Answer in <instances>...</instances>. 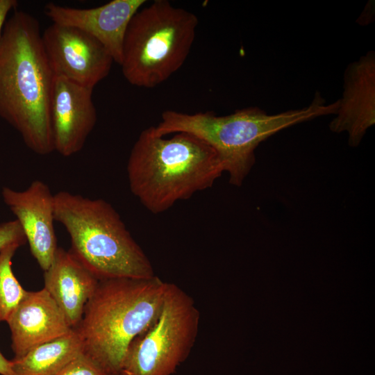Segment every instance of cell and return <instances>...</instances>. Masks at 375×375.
<instances>
[{"instance_id": "1", "label": "cell", "mask_w": 375, "mask_h": 375, "mask_svg": "<svg viewBox=\"0 0 375 375\" xmlns=\"http://www.w3.org/2000/svg\"><path fill=\"white\" fill-rule=\"evenodd\" d=\"M54 77L38 20L15 10L0 39V117L42 156L54 151L50 117Z\"/></svg>"}, {"instance_id": "2", "label": "cell", "mask_w": 375, "mask_h": 375, "mask_svg": "<svg viewBox=\"0 0 375 375\" xmlns=\"http://www.w3.org/2000/svg\"><path fill=\"white\" fill-rule=\"evenodd\" d=\"M126 169L132 194L153 214L211 188L224 172L217 152L201 140L186 133L165 139L153 126L140 134Z\"/></svg>"}, {"instance_id": "3", "label": "cell", "mask_w": 375, "mask_h": 375, "mask_svg": "<svg viewBox=\"0 0 375 375\" xmlns=\"http://www.w3.org/2000/svg\"><path fill=\"white\" fill-rule=\"evenodd\" d=\"M338 107V100L327 104L316 92L308 106L273 115L258 107L236 110L224 116L210 111L190 114L168 110L162 113L153 130L159 136L186 133L201 140L217 152L229 174V183L240 187L255 164V150L261 142L292 126L335 115Z\"/></svg>"}, {"instance_id": "4", "label": "cell", "mask_w": 375, "mask_h": 375, "mask_svg": "<svg viewBox=\"0 0 375 375\" xmlns=\"http://www.w3.org/2000/svg\"><path fill=\"white\" fill-rule=\"evenodd\" d=\"M168 283L156 276L99 281L74 328L84 353L108 374H120L131 343L158 317Z\"/></svg>"}, {"instance_id": "5", "label": "cell", "mask_w": 375, "mask_h": 375, "mask_svg": "<svg viewBox=\"0 0 375 375\" xmlns=\"http://www.w3.org/2000/svg\"><path fill=\"white\" fill-rule=\"evenodd\" d=\"M53 210L55 221L70 237L69 251L99 281L156 276L149 258L106 201L60 191L53 194Z\"/></svg>"}, {"instance_id": "6", "label": "cell", "mask_w": 375, "mask_h": 375, "mask_svg": "<svg viewBox=\"0 0 375 375\" xmlns=\"http://www.w3.org/2000/svg\"><path fill=\"white\" fill-rule=\"evenodd\" d=\"M198 18L156 0L131 18L122 48L123 76L131 85L152 88L166 81L183 65L194 40Z\"/></svg>"}, {"instance_id": "7", "label": "cell", "mask_w": 375, "mask_h": 375, "mask_svg": "<svg viewBox=\"0 0 375 375\" xmlns=\"http://www.w3.org/2000/svg\"><path fill=\"white\" fill-rule=\"evenodd\" d=\"M200 315L194 300L169 283L160 313L131 343L122 375H172L195 342Z\"/></svg>"}, {"instance_id": "8", "label": "cell", "mask_w": 375, "mask_h": 375, "mask_svg": "<svg viewBox=\"0 0 375 375\" xmlns=\"http://www.w3.org/2000/svg\"><path fill=\"white\" fill-rule=\"evenodd\" d=\"M43 47L54 76L94 88L110 73L113 58L88 33L52 23L42 33Z\"/></svg>"}, {"instance_id": "9", "label": "cell", "mask_w": 375, "mask_h": 375, "mask_svg": "<svg viewBox=\"0 0 375 375\" xmlns=\"http://www.w3.org/2000/svg\"><path fill=\"white\" fill-rule=\"evenodd\" d=\"M93 88L55 76L50 105L54 151L65 157L80 151L97 122Z\"/></svg>"}, {"instance_id": "10", "label": "cell", "mask_w": 375, "mask_h": 375, "mask_svg": "<svg viewBox=\"0 0 375 375\" xmlns=\"http://www.w3.org/2000/svg\"><path fill=\"white\" fill-rule=\"evenodd\" d=\"M4 203L20 224L31 254L40 268L50 266L58 249L53 222V194L42 181H33L23 191L4 187Z\"/></svg>"}, {"instance_id": "11", "label": "cell", "mask_w": 375, "mask_h": 375, "mask_svg": "<svg viewBox=\"0 0 375 375\" xmlns=\"http://www.w3.org/2000/svg\"><path fill=\"white\" fill-rule=\"evenodd\" d=\"M145 0H112L95 8H78L48 3L46 15L53 23L78 28L97 39L120 65L125 33Z\"/></svg>"}, {"instance_id": "12", "label": "cell", "mask_w": 375, "mask_h": 375, "mask_svg": "<svg viewBox=\"0 0 375 375\" xmlns=\"http://www.w3.org/2000/svg\"><path fill=\"white\" fill-rule=\"evenodd\" d=\"M343 88L329 128L333 133L347 132L349 145L356 147L375 124L374 51L366 53L347 66Z\"/></svg>"}, {"instance_id": "13", "label": "cell", "mask_w": 375, "mask_h": 375, "mask_svg": "<svg viewBox=\"0 0 375 375\" xmlns=\"http://www.w3.org/2000/svg\"><path fill=\"white\" fill-rule=\"evenodd\" d=\"M11 332L12 360L33 348L68 333L73 328L45 289L27 293L6 321Z\"/></svg>"}, {"instance_id": "14", "label": "cell", "mask_w": 375, "mask_h": 375, "mask_svg": "<svg viewBox=\"0 0 375 375\" xmlns=\"http://www.w3.org/2000/svg\"><path fill=\"white\" fill-rule=\"evenodd\" d=\"M44 287L61 309L72 328L79 324L85 306L99 280L69 251L58 247L44 271Z\"/></svg>"}, {"instance_id": "15", "label": "cell", "mask_w": 375, "mask_h": 375, "mask_svg": "<svg viewBox=\"0 0 375 375\" xmlns=\"http://www.w3.org/2000/svg\"><path fill=\"white\" fill-rule=\"evenodd\" d=\"M83 339L76 328L40 344L18 360H12L14 375H54L83 352Z\"/></svg>"}, {"instance_id": "16", "label": "cell", "mask_w": 375, "mask_h": 375, "mask_svg": "<svg viewBox=\"0 0 375 375\" xmlns=\"http://www.w3.org/2000/svg\"><path fill=\"white\" fill-rule=\"evenodd\" d=\"M19 247L13 244L0 252V322L8 320L27 293L12 269V258Z\"/></svg>"}, {"instance_id": "17", "label": "cell", "mask_w": 375, "mask_h": 375, "mask_svg": "<svg viewBox=\"0 0 375 375\" xmlns=\"http://www.w3.org/2000/svg\"><path fill=\"white\" fill-rule=\"evenodd\" d=\"M54 375H109L84 352Z\"/></svg>"}, {"instance_id": "18", "label": "cell", "mask_w": 375, "mask_h": 375, "mask_svg": "<svg viewBox=\"0 0 375 375\" xmlns=\"http://www.w3.org/2000/svg\"><path fill=\"white\" fill-rule=\"evenodd\" d=\"M26 242L24 232L17 219L0 224V252L11 245L21 247Z\"/></svg>"}, {"instance_id": "19", "label": "cell", "mask_w": 375, "mask_h": 375, "mask_svg": "<svg viewBox=\"0 0 375 375\" xmlns=\"http://www.w3.org/2000/svg\"><path fill=\"white\" fill-rule=\"evenodd\" d=\"M16 0H0V39L7 17L10 12L17 6Z\"/></svg>"}, {"instance_id": "20", "label": "cell", "mask_w": 375, "mask_h": 375, "mask_svg": "<svg viewBox=\"0 0 375 375\" xmlns=\"http://www.w3.org/2000/svg\"><path fill=\"white\" fill-rule=\"evenodd\" d=\"M0 375H14L12 361L6 359L0 352Z\"/></svg>"}, {"instance_id": "21", "label": "cell", "mask_w": 375, "mask_h": 375, "mask_svg": "<svg viewBox=\"0 0 375 375\" xmlns=\"http://www.w3.org/2000/svg\"><path fill=\"white\" fill-rule=\"evenodd\" d=\"M109 375H122L121 374H109Z\"/></svg>"}]
</instances>
